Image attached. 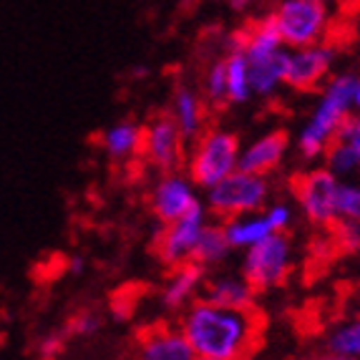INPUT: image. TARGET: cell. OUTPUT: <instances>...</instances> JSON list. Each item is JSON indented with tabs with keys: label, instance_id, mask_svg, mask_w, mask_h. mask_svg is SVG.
I'll return each mask as SVG.
<instances>
[{
	"label": "cell",
	"instance_id": "cell-1",
	"mask_svg": "<svg viewBox=\"0 0 360 360\" xmlns=\"http://www.w3.org/2000/svg\"><path fill=\"white\" fill-rule=\"evenodd\" d=\"M179 328L197 358L247 360L259 345L262 320L255 307L237 310L197 297L181 312Z\"/></svg>",
	"mask_w": 360,
	"mask_h": 360
},
{
	"label": "cell",
	"instance_id": "cell-2",
	"mask_svg": "<svg viewBox=\"0 0 360 360\" xmlns=\"http://www.w3.org/2000/svg\"><path fill=\"white\" fill-rule=\"evenodd\" d=\"M355 78L358 73H335L323 84L318 103L312 106L310 116L297 134V151L302 159L312 162L325 156L330 144L338 139L340 127L355 111Z\"/></svg>",
	"mask_w": 360,
	"mask_h": 360
},
{
	"label": "cell",
	"instance_id": "cell-3",
	"mask_svg": "<svg viewBox=\"0 0 360 360\" xmlns=\"http://www.w3.org/2000/svg\"><path fill=\"white\" fill-rule=\"evenodd\" d=\"M240 139L237 134L219 127H207L197 139L189 141L184 172L199 189L219 184L224 176L240 169Z\"/></svg>",
	"mask_w": 360,
	"mask_h": 360
},
{
	"label": "cell",
	"instance_id": "cell-4",
	"mask_svg": "<svg viewBox=\"0 0 360 360\" xmlns=\"http://www.w3.org/2000/svg\"><path fill=\"white\" fill-rule=\"evenodd\" d=\"M267 15L288 49L323 43L333 30L330 3L323 0H277Z\"/></svg>",
	"mask_w": 360,
	"mask_h": 360
},
{
	"label": "cell",
	"instance_id": "cell-5",
	"mask_svg": "<svg viewBox=\"0 0 360 360\" xmlns=\"http://www.w3.org/2000/svg\"><path fill=\"white\" fill-rule=\"evenodd\" d=\"M270 176H257L250 172H232L219 184L210 186L205 192V207L212 219L227 222L232 217L262 212L270 205Z\"/></svg>",
	"mask_w": 360,
	"mask_h": 360
},
{
	"label": "cell",
	"instance_id": "cell-6",
	"mask_svg": "<svg viewBox=\"0 0 360 360\" xmlns=\"http://www.w3.org/2000/svg\"><path fill=\"white\" fill-rule=\"evenodd\" d=\"M340 184L342 179L335 176L328 167H315L292 176V197L300 207L305 219L315 227L330 229L340 219Z\"/></svg>",
	"mask_w": 360,
	"mask_h": 360
},
{
	"label": "cell",
	"instance_id": "cell-7",
	"mask_svg": "<svg viewBox=\"0 0 360 360\" xmlns=\"http://www.w3.org/2000/svg\"><path fill=\"white\" fill-rule=\"evenodd\" d=\"M292 242L285 232H275L257 245L247 247L242 255V275L257 292H267L280 285L292 272Z\"/></svg>",
	"mask_w": 360,
	"mask_h": 360
},
{
	"label": "cell",
	"instance_id": "cell-8",
	"mask_svg": "<svg viewBox=\"0 0 360 360\" xmlns=\"http://www.w3.org/2000/svg\"><path fill=\"white\" fill-rule=\"evenodd\" d=\"M202 205L205 199H199V186L181 169L162 172L149 189V210L162 224L176 222Z\"/></svg>",
	"mask_w": 360,
	"mask_h": 360
},
{
	"label": "cell",
	"instance_id": "cell-9",
	"mask_svg": "<svg viewBox=\"0 0 360 360\" xmlns=\"http://www.w3.org/2000/svg\"><path fill=\"white\" fill-rule=\"evenodd\" d=\"M210 222V212L207 207H197L186 217L176 219L172 224H162V229L154 237V255L164 267H179L184 262H192L194 247L199 242V234Z\"/></svg>",
	"mask_w": 360,
	"mask_h": 360
},
{
	"label": "cell",
	"instance_id": "cell-10",
	"mask_svg": "<svg viewBox=\"0 0 360 360\" xmlns=\"http://www.w3.org/2000/svg\"><path fill=\"white\" fill-rule=\"evenodd\" d=\"M186 136L179 131L176 121L169 114H159L144 124V146H141V159L151 169L162 172H174L184 167L186 159Z\"/></svg>",
	"mask_w": 360,
	"mask_h": 360
},
{
	"label": "cell",
	"instance_id": "cell-11",
	"mask_svg": "<svg viewBox=\"0 0 360 360\" xmlns=\"http://www.w3.org/2000/svg\"><path fill=\"white\" fill-rule=\"evenodd\" d=\"M338 49L333 41L312 43L302 49H288L285 86L292 91H315L333 76Z\"/></svg>",
	"mask_w": 360,
	"mask_h": 360
},
{
	"label": "cell",
	"instance_id": "cell-12",
	"mask_svg": "<svg viewBox=\"0 0 360 360\" xmlns=\"http://www.w3.org/2000/svg\"><path fill=\"white\" fill-rule=\"evenodd\" d=\"M136 360H197L179 325L154 323L139 333Z\"/></svg>",
	"mask_w": 360,
	"mask_h": 360
},
{
	"label": "cell",
	"instance_id": "cell-13",
	"mask_svg": "<svg viewBox=\"0 0 360 360\" xmlns=\"http://www.w3.org/2000/svg\"><path fill=\"white\" fill-rule=\"evenodd\" d=\"M207 283V270L197 262H184L179 267H172L169 277L164 280L159 300L164 310L184 312L197 297H202V290Z\"/></svg>",
	"mask_w": 360,
	"mask_h": 360
},
{
	"label": "cell",
	"instance_id": "cell-14",
	"mask_svg": "<svg viewBox=\"0 0 360 360\" xmlns=\"http://www.w3.org/2000/svg\"><path fill=\"white\" fill-rule=\"evenodd\" d=\"M290 149V139L285 131L262 134L240 151V169L257 176H270L283 167Z\"/></svg>",
	"mask_w": 360,
	"mask_h": 360
},
{
	"label": "cell",
	"instance_id": "cell-15",
	"mask_svg": "<svg viewBox=\"0 0 360 360\" xmlns=\"http://www.w3.org/2000/svg\"><path fill=\"white\" fill-rule=\"evenodd\" d=\"M169 116L176 121V127L186 136V141H192V139H197L207 129L210 103L202 96V91L192 89V86L186 84H179L174 89V94H172Z\"/></svg>",
	"mask_w": 360,
	"mask_h": 360
},
{
	"label": "cell",
	"instance_id": "cell-16",
	"mask_svg": "<svg viewBox=\"0 0 360 360\" xmlns=\"http://www.w3.org/2000/svg\"><path fill=\"white\" fill-rule=\"evenodd\" d=\"M257 290L250 285L242 272H217L207 275L202 297L210 302H217L222 307H237V310H250L257 302Z\"/></svg>",
	"mask_w": 360,
	"mask_h": 360
},
{
	"label": "cell",
	"instance_id": "cell-17",
	"mask_svg": "<svg viewBox=\"0 0 360 360\" xmlns=\"http://www.w3.org/2000/svg\"><path fill=\"white\" fill-rule=\"evenodd\" d=\"M98 146L114 164H129L134 159H141L144 146V124L131 119L116 121L106 127L98 136Z\"/></svg>",
	"mask_w": 360,
	"mask_h": 360
},
{
	"label": "cell",
	"instance_id": "cell-18",
	"mask_svg": "<svg viewBox=\"0 0 360 360\" xmlns=\"http://www.w3.org/2000/svg\"><path fill=\"white\" fill-rule=\"evenodd\" d=\"M224 224V232H227V240L232 245V250H242L245 252L247 247L257 245L264 237L275 234L270 219L264 212H252V214H242V217H232Z\"/></svg>",
	"mask_w": 360,
	"mask_h": 360
},
{
	"label": "cell",
	"instance_id": "cell-19",
	"mask_svg": "<svg viewBox=\"0 0 360 360\" xmlns=\"http://www.w3.org/2000/svg\"><path fill=\"white\" fill-rule=\"evenodd\" d=\"M232 255V245L227 240V232H224L222 222H207V227L199 234V242L194 247V257L192 262L202 264L205 270H212L217 264H222L224 259Z\"/></svg>",
	"mask_w": 360,
	"mask_h": 360
},
{
	"label": "cell",
	"instance_id": "cell-20",
	"mask_svg": "<svg viewBox=\"0 0 360 360\" xmlns=\"http://www.w3.org/2000/svg\"><path fill=\"white\" fill-rule=\"evenodd\" d=\"M227 66V103H247L255 96L252 76H250V63L242 51H232L224 56Z\"/></svg>",
	"mask_w": 360,
	"mask_h": 360
},
{
	"label": "cell",
	"instance_id": "cell-21",
	"mask_svg": "<svg viewBox=\"0 0 360 360\" xmlns=\"http://www.w3.org/2000/svg\"><path fill=\"white\" fill-rule=\"evenodd\" d=\"M325 167L330 169L333 174L345 179H358L360 176V156L342 141H333L330 149L325 151Z\"/></svg>",
	"mask_w": 360,
	"mask_h": 360
},
{
	"label": "cell",
	"instance_id": "cell-22",
	"mask_svg": "<svg viewBox=\"0 0 360 360\" xmlns=\"http://www.w3.org/2000/svg\"><path fill=\"white\" fill-rule=\"evenodd\" d=\"M202 96L207 98L210 106H222L227 103V66H224V56L214 58L207 66L202 76Z\"/></svg>",
	"mask_w": 360,
	"mask_h": 360
},
{
	"label": "cell",
	"instance_id": "cell-23",
	"mask_svg": "<svg viewBox=\"0 0 360 360\" xmlns=\"http://www.w3.org/2000/svg\"><path fill=\"white\" fill-rule=\"evenodd\" d=\"M328 350L360 360V315L338 325L328 338Z\"/></svg>",
	"mask_w": 360,
	"mask_h": 360
},
{
	"label": "cell",
	"instance_id": "cell-24",
	"mask_svg": "<svg viewBox=\"0 0 360 360\" xmlns=\"http://www.w3.org/2000/svg\"><path fill=\"white\" fill-rule=\"evenodd\" d=\"M330 240L340 252H358L360 250V224L350 219H338L330 227Z\"/></svg>",
	"mask_w": 360,
	"mask_h": 360
},
{
	"label": "cell",
	"instance_id": "cell-25",
	"mask_svg": "<svg viewBox=\"0 0 360 360\" xmlns=\"http://www.w3.org/2000/svg\"><path fill=\"white\" fill-rule=\"evenodd\" d=\"M340 219L360 224V179H345L340 184Z\"/></svg>",
	"mask_w": 360,
	"mask_h": 360
},
{
	"label": "cell",
	"instance_id": "cell-26",
	"mask_svg": "<svg viewBox=\"0 0 360 360\" xmlns=\"http://www.w3.org/2000/svg\"><path fill=\"white\" fill-rule=\"evenodd\" d=\"M98 330H101V315L96 310H91V307L78 310L66 325V333L73 338H91L96 335Z\"/></svg>",
	"mask_w": 360,
	"mask_h": 360
},
{
	"label": "cell",
	"instance_id": "cell-27",
	"mask_svg": "<svg viewBox=\"0 0 360 360\" xmlns=\"http://www.w3.org/2000/svg\"><path fill=\"white\" fill-rule=\"evenodd\" d=\"M262 212L267 214L275 232H288V227L292 224V207L288 202H270Z\"/></svg>",
	"mask_w": 360,
	"mask_h": 360
},
{
	"label": "cell",
	"instance_id": "cell-28",
	"mask_svg": "<svg viewBox=\"0 0 360 360\" xmlns=\"http://www.w3.org/2000/svg\"><path fill=\"white\" fill-rule=\"evenodd\" d=\"M335 141L348 144L350 149L360 156V111H353V114L348 116V121H345V124L340 127V131H338Z\"/></svg>",
	"mask_w": 360,
	"mask_h": 360
},
{
	"label": "cell",
	"instance_id": "cell-29",
	"mask_svg": "<svg viewBox=\"0 0 360 360\" xmlns=\"http://www.w3.org/2000/svg\"><path fill=\"white\" fill-rule=\"evenodd\" d=\"M66 335L68 333H46V335L38 340V355L43 360H53L63 353L66 348Z\"/></svg>",
	"mask_w": 360,
	"mask_h": 360
},
{
	"label": "cell",
	"instance_id": "cell-30",
	"mask_svg": "<svg viewBox=\"0 0 360 360\" xmlns=\"http://www.w3.org/2000/svg\"><path fill=\"white\" fill-rule=\"evenodd\" d=\"M224 3H227L234 13H250L255 6H257L259 0H224Z\"/></svg>",
	"mask_w": 360,
	"mask_h": 360
},
{
	"label": "cell",
	"instance_id": "cell-31",
	"mask_svg": "<svg viewBox=\"0 0 360 360\" xmlns=\"http://www.w3.org/2000/svg\"><path fill=\"white\" fill-rule=\"evenodd\" d=\"M315 360H355V358H348V355H340V353H333V350H328L325 355H320V358Z\"/></svg>",
	"mask_w": 360,
	"mask_h": 360
},
{
	"label": "cell",
	"instance_id": "cell-32",
	"mask_svg": "<svg viewBox=\"0 0 360 360\" xmlns=\"http://www.w3.org/2000/svg\"><path fill=\"white\" fill-rule=\"evenodd\" d=\"M353 103H355V111H360V73L355 78V96H353Z\"/></svg>",
	"mask_w": 360,
	"mask_h": 360
},
{
	"label": "cell",
	"instance_id": "cell-33",
	"mask_svg": "<svg viewBox=\"0 0 360 360\" xmlns=\"http://www.w3.org/2000/svg\"><path fill=\"white\" fill-rule=\"evenodd\" d=\"M345 3H348V6H360V0H345Z\"/></svg>",
	"mask_w": 360,
	"mask_h": 360
},
{
	"label": "cell",
	"instance_id": "cell-34",
	"mask_svg": "<svg viewBox=\"0 0 360 360\" xmlns=\"http://www.w3.org/2000/svg\"><path fill=\"white\" fill-rule=\"evenodd\" d=\"M197 360H214V358H197Z\"/></svg>",
	"mask_w": 360,
	"mask_h": 360
},
{
	"label": "cell",
	"instance_id": "cell-35",
	"mask_svg": "<svg viewBox=\"0 0 360 360\" xmlns=\"http://www.w3.org/2000/svg\"><path fill=\"white\" fill-rule=\"evenodd\" d=\"M323 3H330V0H323Z\"/></svg>",
	"mask_w": 360,
	"mask_h": 360
}]
</instances>
